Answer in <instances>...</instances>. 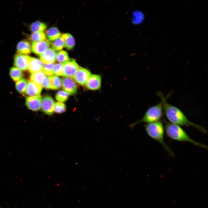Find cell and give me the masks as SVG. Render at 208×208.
<instances>
[{
  "mask_svg": "<svg viewBox=\"0 0 208 208\" xmlns=\"http://www.w3.org/2000/svg\"><path fill=\"white\" fill-rule=\"evenodd\" d=\"M46 35L49 40L53 41L59 38L61 34L57 28L52 27L47 30Z\"/></svg>",
  "mask_w": 208,
  "mask_h": 208,
  "instance_id": "d6986e66",
  "label": "cell"
},
{
  "mask_svg": "<svg viewBox=\"0 0 208 208\" xmlns=\"http://www.w3.org/2000/svg\"><path fill=\"white\" fill-rule=\"evenodd\" d=\"M43 65L42 62L40 60L31 57L28 69L32 74L42 70Z\"/></svg>",
  "mask_w": 208,
  "mask_h": 208,
  "instance_id": "9a60e30c",
  "label": "cell"
},
{
  "mask_svg": "<svg viewBox=\"0 0 208 208\" xmlns=\"http://www.w3.org/2000/svg\"><path fill=\"white\" fill-rule=\"evenodd\" d=\"M68 94L63 90H60L57 92L55 96L56 99L59 102H65L68 99Z\"/></svg>",
  "mask_w": 208,
  "mask_h": 208,
  "instance_id": "83f0119b",
  "label": "cell"
},
{
  "mask_svg": "<svg viewBox=\"0 0 208 208\" xmlns=\"http://www.w3.org/2000/svg\"><path fill=\"white\" fill-rule=\"evenodd\" d=\"M158 95L161 98V101L157 104L150 107L147 110L143 117L139 120L130 124V127L133 128L138 124L142 122L148 123L159 121L163 114V102L168 96L165 97L160 92L158 93Z\"/></svg>",
  "mask_w": 208,
  "mask_h": 208,
  "instance_id": "277c9868",
  "label": "cell"
},
{
  "mask_svg": "<svg viewBox=\"0 0 208 208\" xmlns=\"http://www.w3.org/2000/svg\"><path fill=\"white\" fill-rule=\"evenodd\" d=\"M30 57L27 55L17 54L14 57V65L21 70H26L28 69Z\"/></svg>",
  "mask_w": 208,
  "mask_h": 208,
  "instance_id": "8992f818",
  "label": "cell"
},
{
  "mask_svg": "<svg viewBox=\"0 0 208 208\" xmlns=\"http://www.w3.org/2000/svg\"><path fill=\"white\" fill-rule=\"evenodd\" d=\"M50 46L49 42L47 40L33 42L31 45V50L35 54L40 55L45 52Z\"/></svg>",
  "mask_w": 208,
  "mask_h": 208,
  "instance_id": "7c38bea8",
  "label": "cell"
},
{
  "mask_svg": "<svg viewBox=\"0 0 208 208\" xmlns=\"http://www.w3.org/2000/svg\"><path fill=\"white\" fill-rule=\"evenodd\" d=\"M31 47L27 40H23L18 42L17 46V51L19 54L27 55L31 53Z\"/></svg>",
  "mask_w": 208,
  "mask_h": 208,
  "instance_id": "2e32d148",
  "label": "cell"
},
{
  "mask_svg": "<svg viewBox=\"0 0 208 208\" xmlns=\"http://www.w3.org/2000/svg\"><path fill=\"white\" fill-rule=\"evenodd\" d=\"M86 85V88L89 90H100L101 86V75L99 74H91Z\"/></svg>",
  "mask_w": 208,
  "mask_h": 208,
  "instance_id": "9c48e42d",
  "label": "cell"
},
{
  "mask_svg": "<svg viewBox=\"0 0 208 208\" xmlns=\"http://www.w3.org/2000/svg\"><path fill=\"white\" fill-rule=\"evenodd\" d=\"M54 64L50 63L43 64L42 71L45 74L50 76L53 74V68Z\"/></svg>",
  "mask_w": 208,
  "mask_h": 208,
  "instance_id": "4316f807",
  "label": "cell"
},
{
  "mask_svg": "<svg viewBox=\"0 0 208 208\" xmlns=\"http://www.w3.org/2000/svg\"><path fill=\"white\" fill-rule=\"evenodd\" d=\"M91 75V73L88 70L79 67L73 78L77 83L81 86H84Z\"/></svg>",
  "mask_w": 208,
  "mask_h": 208,
  "instance_id": "52a82bcc",
  "label": "cell"
},
{
  "mask_svg": "<svg viewBox=\"0 0 208 208\" xmlns=\"http://www.w3.org/2000/svg\"><path fill=\"white\" fill-rule=\"evenodd\" d=\"M42 97L40 95L27 97L25 99V105L31 110L37 111L40 110L41 106Z\"/></svg>",
  "mask_w": 208,
  "mask_h": 208,
  "instance_id": "30bf717a",
  "label": "cell"
},
{
  "mask_svg": "<svg viewBox=\"0 0 208 208\" xmlns=\"http://www.w3.org/2000/svg\"><path fill=\"white\" fill-rule=\"evenodd\" d=\"M27 83V80L25 79H22L17 81L15 84V87L17 90L21 93L25 92Z\"/></svg>",
  "mask_w": 208,
  "mask_h": 208,
  "instance_id": "cb8c5ba5",
  "label": "cell"
},
{
  "mask_svg": "<svg viewBox=\"0 0 208 208\" xmlns=\"http://www.w3.org/2000/svg\"><path fill=\"white\" fill-rule=\"evenodd\" d=\"M144 127L149 136L160 143L171 156L174 155L173 152L164 141L165 127L161 121L147 123L145 125Z\"/></svg>",
  "mask_w": 208,
  "mask_h": 208,
  "instance_id": "3957f363",
  "label": "cell"
},
{
  "mask_svg": "<svg viewBox=\"0 0 208 208\" xmlns=\"http://www.w3.org/2000/svg\"><path fill=\"white\" fill-rule=\"evenodd\" d=\"M66 109L65 105L60 102H57L55 103L54 112L57 113H62L64 112Z\"/></svg>",
  "mask_w": 208,
  "mask_h": 208,
  "instance_id": "f1b7e54d",
  "label": "cell"
},
{
  "mask_svg": "<svg viewBox=\"0 0 208 208\" xmlns=\"http://www.w3.org/2000/svg\"><path fill=\"white\" fill-rule=\"evenodd\" d=\"M69 59L68 54L65 51L61 50L56 54V60L59 62L64 63Z\"/></svg>",
  "mask_w": 208,
  "mask_h": 208,
  "instance_id": "484cf974",
  "label": "cell"
},
{
  "mask_svg": "<svg viewBox=\"0 0 208 208\" xmlns=\"http://www.w3.org/2000/svg\"><path fill=\"white\" fill-rule=\"evenodd\" d=\"M64 40L65 46L66 49L70 50L73 49L75 44V41L73 36L70 34L64 33L61 37Z\"/></svg>",
  "mask_w": 208,
  "mask_h": 208,
  "instance_id": "e0dca14e",
  "label": "cell"
},
{
  "mask_svg": "<svg viewBox=\"0 0 208 208\" xmlns=\"http://www.w3.org/2000/svg\"><path fill=\"white\" fill-rule=\"evenodd\" d=\"M165 130L167 136L172 139L190 143L204 148H207V146L192 139L181 126L170 122L167 123L165 125Z\"/></svg>",
  "mask_w": 208,
  "mask_h": 208,
  "instance_id": "7a4b0ae2",
  "label": "cell"
},
{
  "mask_svg": "<svg viewBox=\"0 0 208 208\" xmlns=\"http://www.w3.org/2000/svg\"><path fill=\"white\" fill-rule=\"evenodd\" d=\"M63 89L68 95H73L77 91V87L74 81L68 77H63L62 79Z\"/></svg>",
  "mask_w": 208,
  "mask_h": 208,
  "instance_id": "8fae6325",
  "label": "cell"
},
{
  "mask_svg": "<svg viewBox=\"0 0 208 208\" xmlns=\"http://www.w3.org/2000/svg\"><path fill=\"white\" fill-rule=\"evenodd\" d=\"M170 95H168L164 101L163 110L170 123L180 126H192L203 133H206L207 130L204 127L190 121L181 109L167 101V99Z\"/></svg>",
  "mask_w": 208,
  "mask_h": 208,
  "instance_id": "6da1fadb",
  "label": "cell"
},
{
  "mask_svg": "<svg viewBox=\"0 0 208 208\" xmlns=\"http://www.w3.org/2000/svg\"><path fill=\"white\" fill-rule=\"evenodd\" d=\"M42 89L41 85L29 81L27 82L25 93L26 95L32 96H38L40 94Z\"/></svg>",
  "mask_w": 208,
  "mask_h": 208,
  "instance_id": "4fadbf2b",
  "label": "cell"
},
{
  "mask_svg": "<svg viewBox=\"0 0 208 208\" xmlns=\"http://www.w3.org/2000/svg\"><path fill=\"white\" fill-rule=\"evenodd\" d=\"M55 102L50 96L46 95L42 100L41 107L43 112L48 115H52L54 112Z\"/></svg>",
  "mask_w": 208,
  "mask_h": 208,
  "instance_id": "ba28073f",
  "label": "cell"
},
{
  "mask_svg": "<svg viewBox=\"0 0 208 208\" xmlns=\"http://www.w3.org/2000/svg\"><path fill=\"white\" fill-rule=\"evenodd\" d=\"M10 75L14 81H18L22 79L23 75L22 71L19 69L12 67L10 68Z\"/></svg>",
  "mask_w": 208,
  "mask_h": 208,
  "instance_id": "ffe728a7",
  "label": "cell"
},
{
  "mask_svg": "<svg viewBox=\"0 0 208 208\" xmlns=\"http://www.w3.org/2000/svg\"><path fill=\"white\" fill-rule=\"evenodd\" d=\"M46 25L40 21H36L32 23L30 29L33 32H42L46 29Z\"/></svg>",
  "mask_w": 208,
  "mask_h": 208,
  "instance_id": "44dd1931",
  "label": "cell"
},
{
  "mask_svg": "<svg viewBox=\"0 0 208 208\" xmlns=\"http://www.w3.org/2000/svg\"><path fill=\"white\" fill-rule=\"evenodd\" d=\"M52 89L57 90L60 89L62 86V79L56 76H50Z\"/></svg>",
  "mask_w": 208,
  "mask_h": 208,
  "instance_id": "7402d4cb",
  "label": "cell"
},
{
  "mask_svg": "<svg viewBox=\"0 0 208 208\" xmlns=\"http://www.w3.org/2000/svg\"><path fill=\"white\" fill-rule=\"evenodd\" d=\"M62 64L63 76L70 78H73L79 67L76 61L72 59H69Z\"/></svg>",
  "mask_w": 208,
  "mask_h": 208,
  "instance_id": "5b68a950",
  "label": "cell"
},
{
  "mask_svg": "<svg viewBox=\"0 0 208 208\" xmlns=\"http://www.w3.org/2000/svg\"><path fill=\"white\" fill-rule=\"evenodd\" d=\"M65 46L64 40L61 37H59L54 40L52 44L53 49L55 51H59Z\"/></svg>",
  "mask_w": 208,
  "mask_h": 208,
  "instance_id": "d4e9b609",
  "label": "cell"
},
{
  "mask_svg": "<svg viewBox=\"0 0 208 208\" xmlns=\"http://www.w3.org/2000/svg\"><path fill=\"white\" fill-rule=\"evenodd\" d=\"M46 36L43 32H33L30 36V39L33 42H37L44 40L46 39Z\"/></svg>",
  "mask_w": 208,
  "mask_h": 208,
  "instance_id": "603a6c76",
  "label": "cell"
},
{
  "mask_svg": "<svg viewBox=\"0 0 208 208\" xmlns=\"http://www.w3.org/2000/svg\"><path fill=\"white\" fill-rule=\"evenodd\" d=\"M41 86L47 89H52V86L50 77L46 76L42 81Z\"/></svg>",
  "mask_w": 208,
  "mask_h": 208,
  "instance_id": "4dcf8cb0",
  "label": "cell"
},
{
  "mask_svg": "<svg viewBox=\"0 0 208 208\" xmlns=\"http://www.w3.org/2000/svg\"><path fill=\"white\" fill-rule=\"evenodd\" d=\"M56 55L54 50L49 48L40 55V59L41 62L44 64L53 63L56 60Z\"/></svg>",
  "mask_w": 208,
  "mask_h": 208,
  "instance_id": "5bb4252c",
  "label": "cell"
},
{
  "mask_svg": "<svg viewBox=\"0 0 208 208\" xmlns=\"http://www.w3.org/2000/svg\"><path fill=\"white\" fill-rule=\"evenodd\" d=\"M46 77L42 70L31 74L30 76L31 81L41 86L42 82Z\"/></svg>",
  "mask_w": 208,
  "mask_h": 208,
  "instance_id": "ac0fdd59",
  "label": "cell"
},
{
  "mask_svg": "<svg viewBox=\"0 0 208 208\" xmlns=\"http://www.w3.org/2000/svg\"><path fill=\"white\" fill-rule=\"evenodd\" d=\"M53 74L57 76H63V69L62 64H54L53 68Z\"/></svg>",
  "mask_w": 208,
  "mask_h": 208,
  "instance_id": "f546056e",
  "label": "cell"
}]
</instances>
